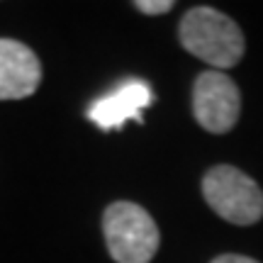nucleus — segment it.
<instances>
[{
  "label": "nucleus",
  "instance_id": "f257e3e1",
  "mask_svg": "<svg viewBox=\"0 0 263 263\" xmlns=\"http://www.w3.org/2000/svg\"><path fill=\"white\" fill-rule=\"evenodd\" d=\"M180 44L193 57L202 59L212 68H232L244 57V34L232 17L215 8L188 10L178 27Z\"/></svg>",
  "mask_w": 263,
  "mask_h": 263
},
{
  "label": "nucleus",
  "instance_id": "423d86ee",
  "mask_svg": "<svg viewBox=\"0 0 263 263\" xmlns=\"http://www.w3.org/2000/svg\"><path fill=\"white\" fill-rule=\"evenodd\" d=\"M42 64L22 42L0 39V100H22L37 93Z\"/></svg>",
  "mask_w": 263,
  "mask_h": 263
},
{
  "label": "nucleus",
  "instance_id": "20e7f679",
  "mask_svg": "<svg viewBox=\"0 0 263 263\" xmlns=\"http://www.w3.org/2000/svg\"><path fill=\"white\" fill-rule=\"evenodd\" d=\"M241 95L236 83L222 71H202L193 85V115L212 134H227L239 120Z\"/></svg>",
  "mask_w": 263,
  "mask_h": 263
},
{
  "label": "nucleus",
  "instance_id": "f03ea898",
  "mask_svg": "<svg viewBox=\"0 0 263 263\" xmlns=\"http://www.w3.org/2000/svg\"><path fill=\"white\" fill-rule=\"evenodd\" d=\"M103 234L115 263H149L159 251V227L141 205L120 200L103 212Z\"/></svg>",
  "mask_w": 263,
  "mask_h": 263
},
{
  "label": "nucleus",
  "instance_id": "39448f33",
  "mask_svg": "<svg viewBox=\"0 0 263 263\" xmlns=\"http://www.w3.org/2000/svg\"><path fill=\"white\" fill-rule=\"evenodd\" d=\"M156 100V95L151 90V85L141 78H129L112 88L107 95L98 98L90 110H88V120L95 122L103 132L110 129H122L127 120H137L141 122V115Z\"/></svg>",
  "mask_w": 263,
  "mask_h": 263
},
{
  "label": "nucleus",
  "instance_id": "7ed1b4c3",
  "mask_svg": "<svg viewBox=\"0 0 263 263\" xmlns=\"http://www.w3.org/2000/svg\"><path fill=\"white\" fill-rule=\"evenodd\" d=\"M202 195L217 215L239 227L263 217V190L254 178L234 166H215L202 178Z\"/></svg>",
  "mask_w": 263,
  "mask_h": 263
},
{
  "label": "nucleus",
  "instance_id": "0eeeda50",
  "mask_svg": "<svg viewBox=\"0 0 263 263\" xmlns=\"http://www.w3.org/2000/svg\"><path fill=\"white\" fill-rule=\"evenodd\" d=\"M134 8L144 15H166L173 8V3L171 0H137Z\"/></svg>",
  "mask_w": 263,
  "mask_h": 263
},
{
  "label": "nucleus",
  "instance_id": "6e6552de",
  "mask_svg": "<svg viewBox=\"0 0 263 263\" xmlns=\"http://www.w3.org/2000/svg\"><path fill=\"white\" fill-rule=\"evenodd\" d=\"M212 263H258V261L249 258V256H241V254H224V256H217Z\"/></svg>",
  "mask_w": 263,
  "mask_h": 263
}]
</instances>
